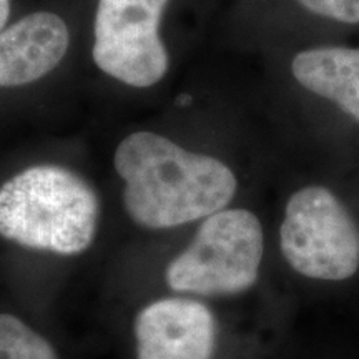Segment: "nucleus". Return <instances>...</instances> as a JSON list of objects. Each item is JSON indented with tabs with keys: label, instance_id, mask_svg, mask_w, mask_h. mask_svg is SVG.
Returning <instances> with one entry per match:
<instances>
[{
	"label": "nucleus",
	"instance_id": "obj_1",
	"mask_svg": "<svg viewBox=\"0 0 359 359\" xmlns=\"http://www.w3.org/2000/svg\"><path fill=\"white\" fill-rule=\"evenodd\" d=\"M114 168L123 182L128 218L148 230H168L222 212L238 180L217 156L188 150L168 135L140 128L115 147Z\"/></svg>",
	"mask_w": 359,
	"mask_h": 359
},
{
	"label": "nucleus",
	"instance_id": "obj_2",
	"mask_svg": "<svg viewBox=\"0 0 359 359\" xmlns=\"http://www.w3.org/2000/svg\"><path fill=\"white\" fill-rule=\"evenodd\" d=\"M100 215L95 187L60 163H35L0 187V236L24 248L83 253L95 240Z\"/></svg>",
	"mask_w": 359,
	"mask_h": 359
},
{
	"label": "nucleus",
	"instance_id": "obj_3",
	"mask_svg": "<svg viewBox=\"0 0 359 359\" xmlns=\"http://www.w3.org/2000/svg\"><path fill=\"white\" fill-rule=\"evenodd\" d=\"M185 0H93L88 58L98 77L130 93L156 92L175 67L173 27Z\"/></svg>",
	"mask_w": 359,
	"mask_h": 359
},
{
	"label": "nucleus",
	"instance_id": "obj_4",
	"mask_svg": "<svg viewBox=\"0 0 359 359\" xmlns=\"http://www.w3.org/2000/svg\"><path fill=\"white\" fill-rule=\"evenodd\" d=\"M263 259V228L257 215L224 208L200 224L190 245L167 266L173 291L236 294L258 280Z\"/></svg>",
	"mask_w": 359,
	"mask_h": 359
},
{
	"label": "nucleus",
	"instance_id": "obj_5",
	"mask_svg": "<svg viewBox=\"0 0 359 359\" xmlns=\"http://www.w3.org/2000/svg\"><path fill=\"white\" fill-rule=\"evenodd\" d=\"M281 253L299 275L341 281L359 268V230L330 190L306 187L291 195L280 228Z\"/></svg>",
	"mask_w": 359,
	"mask_h": 359
},
{
	"label": "nucleus",
	"instance_id": "obj_6",
	"mask_svg": "<svg viewBox=\"0 0 359 359\" xmlns=\"http://www.w3.org/2000/svg\"><path fill=\"white\" fill-rule=\"evenodd\" d=\"M79 25L58 7L37 8L0 30V90L34 88L62 77Z\"/></svg>",
	"mask_w": 359,
	"mask_h": 359
},
{
	"label": "nucleus",
	"instance_id": "obj_7",
	"mask_svg": "<svg viewBox=\"0 0 359 359\" xmlns=\"http://www.w3.org/2000/svg\"><path fill=\"white\" fill-rule=\"evenodd\" d=\"M217 325L203 303L167 298L137 314V359H212Z\"/></svg>",
	"mask_w": 359,
	"mask_h": 359
},
{
	"label": "nucleus",
	"instance_id": "obj_8",
	"mask_svg": "<svg viewBox=\"0 0 359 359\" xmlns=\"http://www.w3.org/2000/svg\"><path fill=\"white\" fill-rule=\"evenodd\" d=\"M291 74L303 88L333 100L359 122V48L318 47L298 52Z\"/></svg>",
	"mask_w": 359,
	"mask_h": 359
},
{
	"label": "nucleus",
	"instance_id": "obj_9",
	"mask_svg": "<svg viewBox=\"0 0 359 359\" xmlns=\"http://www.w3.org/2000/svg\"><path fill=\"white\" fill-rule=\"evenodd\" d=\"M0 359H58L43 336L13 314L0 313Z\"/></svg>",
	"mask_w": 359,
	"mask_h": 359
},
{
	"label": "nucleus",
	"instance_id": "obj_10",
	"mask_svg": "<svg viewBox=\"0 0 359 359\" xmlns=\"http://www.w3.org/2000/svg\"><path fill=\"white\" fill-rule=\"evenodd\" d=\"M316 15L343 24H359V0H296Z\"/></svg>",
	"mask_w": 359,
	"mask_h": 359
},
{
	"label": "nucleus",
	"instance_id": "obj_11",
	"mask_svg": "<svg viewBox=\"0 0 359 359\" xmlns=\"http://www.w3.org/2000/svg\"><path fill=\"white\" fill-rule=\"evenodd\" d=\"M12 0H0V30L11 24Z\"/></svg>",
	"mask_w": 359,
	"mask_h": 359
}]
</instances>
